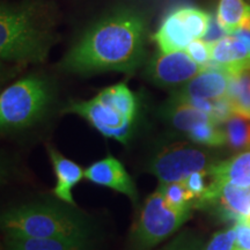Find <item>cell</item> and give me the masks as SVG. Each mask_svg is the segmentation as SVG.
<instances>
[{
	"label": "cell",
	"instance_id": "6da1fadb",
	"mask_svg": "<svg viewBox=\"0 0 250 250\" xmlns=\"http://www.w3.org/2000/svg\"><path fill=\"white\" fill-rule=\"evenodd\" d=\"M146 22L133 9H118L95 22L65 55L62 70L76 74L132 73L145 57Z\"/></svg>",
	"mask_w": 250,
	"mask_h": 250
},
{
	"label": "cell",
	"instance_id": "30bf717a",
	"mask_svg": "<svg viewBox=\"0 0 250 250\" xmlns=\"http://www.w3.org/2000/svg\"><path fill=\"white\" fill-rule=\"evenodd\" d=\"M199 206H215L224 217L234 219L236 223L250 215V186L210 182Z\"/></svg>",
	"mask_w": 250,
	"mask_h": 250
},
{
	"label": "cell",
	"instance_id": "4fadbf2b",
	"mask_svg": "<svg viewBox=\"0 0 250 250\" xmlns=\"http://www.w3.org/2000/svg\"><path fill=\"white\" fill-rule=\"evenodd\" d=\"M229 73L250 67V44L235 34H227L211 44V65Z\"/></svg>",
	"mask_w": 250,
	"mask_h": 250
},
{
	"label": "cell",
	"instance_id": "52a82bcc",
	"mask_svg": "<svg viewBox=\"0 0 250 250\" xmlns=\"http://www.w3.org/2000/svg\"><path fill=\"white\" fill-rule=\"evenodd\" d=\"M210 158L201 148L190 144H175L165 147L154 156L148 170L160 183L183 182L195 171L208 170Z\"/></svg>",
	"mask_w": 250,
	"mask_h": 250
},
{
	"label": "cell",
	"instance_id": "ac0fdd59",
	"mask_svg": "<svg viewBox=\"0 0 250 250\" xmlns=\"http://www.w3.org/2000/svg\"><path fill=\"white\" fill-rule=\"evenodd\" d=\"M217 20L227 34L250 29V4L247 0H219Z\"/></svg>",
	"mask_w": 250,
	"mask_h": 250
},
{
	"label": "cell",
	"instance_id": "4316f807",
	"mask_svg": "<svg viewBox=\"0 0 250 250\" xmlns=\"http://www.w3.org/2000/svg\"><path fill=\"white\" fill-rule=\"evenodd\" d=\"M160 250H203V248L198 237L190 232H183Z\"/></svg>",
	"mask_w": 250,
	"mask_h": 250
},
{
	"label": "cell",
	"instance_id": "d4e9b609",
	"mask_svg": "<svg viewBox=\"0 0 250 250\" xmlns=\"http://www.w3.org/2000/svg\"><path fill=\"white\" fill-rule=\"evenodd\" d=\"M236 249V228H232L217 232L212 236L210 242L204 250H235Z\"/></svg>",
	"mask_w": 250,
	"mask_h": 250
},
{
	"label": "cell",
	"instance_id": "5b68a950",
	"mask_svg": "<svg viewBox=\"0 0 250 250\" xmlns=\"http://www.w3.org/2000/svg\"><path fill=\"white\" fill-rule=\"evenodd\" d=\"M192 208H175L168 204L162 193L155 192L146 199L134 225L131 243L133 250H151L182 227L191 217Z\"/></svg>",
	"mask_w": 250,
	"mask_h": 250
},
{
	"label": "cell",
	"instance_id": "484cf974",
	"mask_svg": "<svg viewBox=\"0 0 250 250\" xmlns=\"http://www.w3.org/2000/svg\"><path fill=\"white\" fill-rule=\"evenodd\" d=\"M186 51L189 54L197 64L204 67H210L211 65V44L206 41L199 39L195 40L187 46Z\"/></svg>",
	"mask_w": 250,
	"mask_h": 250
},
{
	"label": "cell",
	"instance_id": "83f0119b",
	"mask_svg": "<svg viewBox=\"0 0 250 250\" xmlns=\"http://www.w3.org/2000/svg\"><path fill=\"white\" fill-rule=\"evenodd\" d=\"M236 249L250 250V215L242 218L235 223Z\"/></svg>",
	"mask_w": 250,
	"mask_h": 250
},
{
	"label": "cell",
	"instance_id": "e0dca14e",
	"mask_svg": "<svg viewBox=\"0 0 250 250\" xmlns=\"http://www.w3.org/2000/svg\"><path fill=\"white\" fill-rule=\"evenodd\" d=\"M8 250H89L85 240L62 237H31L17 234H6Z\"/></svg>",
	"mask_w": 250,
	"mask_h": 250
},
{
	"label": "cell",
	"instance_id": "8992f818",
	"mask_svg": "<svg viewBox=\"0 0 250 250\" xmlns=\"http://www.w3.org/2000/svg\"><path fill=\"white\" fill-rule=\"evenodd\" d=\"M212 15L203 9L190 7L176 8L162 21L154 35L161 52L186 50L195 40L204 39L210 27Z\"/></svg>",
	"mask_w": 250,
	"mask_h": 250
},
{
	"label": "cell",
	"instance_id": "8fae6325",
	"mask_svg": "<svg viewBox=\"0 0 250 250\" xmlns=\"http://www.w3.org/2000/svg\"><path fill=\"white\" fill-rule=\"evenodd\" d=\"M83 177L99 186L129 196L133 202L138 199L136 186L123 164L112 155L105 156L102 160L94 162L83 173Z\"/></svg>",
	"mask_w": 250,
	"mask_h": 250
},
{
	"label": "cell",
	"instance_id": "3957f363",
	"mask_svg": "<svg viewBox=\"0 0 250 250\" xmlns=\"http://www.w3.org/2000/svg\"><path fill=\"white\" fill-rule=\"evenodd\" d=\"M6 234L31 237H62L88 241V221L70 208L50 204H29L13 208L1 217Z\"/></svg>",
	"mask_w": 250,
	"mask_h": 250
},
{
	"label": "cell",
	"instance_id": "f1b7e54d",
	"mask_svg": "<svg viewBox=\"0 0 250 250\" xmlns=\"http://www.w3.org/2000/svg\"><path fill=\"white\" fill-rule=\"evenodd\" d=\"M247 1H248V2H249V4H250V0H247Z\"/></svg>",
	"mask_w": 250,
	"mask_h": 250
},
{
	"label": "cell",
	"instance_id": "7a4b0ae2",
	"mask_svg": "<svg viewBox=\"0 0 250 250\" xmlns=\"http://www.w3.org/2000/svg\"><path fill=\"white\" fill-rule=\"evenodd\" d=\"M51 18L42 2L24 0L0 8V56L15 62H44L52 44Z\"/></svg>",
	"mask_w": 250,
	"mask_h": 250
},
{
	"label": "cell",
	"instance_id": "44dd1931",
	"mask_svg": "<svg viewBox=\"0 0 250 250\" xmlns=\"http://www.w3.org/2000/svg\"><path fill=\"white\" fill-rule=\"evenodd\" d=\"M226 144L234 151H250V120L232 114L223 123Z\"/></svg>",
	"mask_w": 250,
	"mask_h": 250
},
{
	"label": "cell",
	"instance_id": "7c38bea8",
	"mask_svg": "<svg viewBox=\"0 0 250 250\" xmlns=\"http://www.w3.org/2000/svg\"><path fill=\"white\" fill-rule=\"evenodd\" d=\"M229 81V72L220 67L210 66L197 74L193 79L174 94L217 101L227 96Z\"/></svg>",
	"mask_w": 250,
	"mask_h": 250
},
{
	"label": "cell",
	"instance_id": "9a60e30c",
	"mask_svg": "<svg viewBox=\"0 0 250 250\" xmlns=\"http://www.w3.org/2000/svg\"><path fill=\"white\" fill-rule=\"evenodd\" d=\"M161 116L168 121V123L174 129L186 134L189 133L197 125L214 121L210 114L199 110L174 96H171L169 101L166 102L161 108Z\"/></svg>",
	"mask_w": 250,
	"mask_h": 250
},
{
	"label": "cell",
	"instance_id": "9c48e42d",
	"mask_svg": "<svg viewBox=\"0 0 250 250\" xmlns=\"http://www.w3.org/2000/svg\"><path fill=\"white\" fill-rule=\"evenodd\" d=\"M65 111L83 117L100 133L108 138H114L125 144L132 136L134 122L122 116L120 112L104 104L96 96L88 101L72 102Z\"/></svg>",
	"mask_w": 250,
	"mask_h": 250
},
{
	"label": "cell",
	"instance_id": "cb8c5ba5",
	"mask_svg": "<svg viewBox=\"0 0 250 250\" xmlns=\"http://www.w3.org/2000/svg\"><path fill=\"white\" fill-rule=\"evenodd\" d=\"M208 177V170H201L195 171L187 180L183 181L188 189H189V191L195 197V208H198L199 203H201L203 197L205 196L206 191H208V183H206Z\"/></svg>",
	"mask_w": 250,
	"mask_h": 250
},
{
	"label": "cell",
	"instance_id": "2e32d148",
	"mask_svg": "<svg viewBox=\"0 0 250 250\" xmlns=\"http://www.w3.org/2000/svg\"><path fill=\"white\" fill-rule=\"evenodd\" d=\"M208 176L210 182L215 184L250 186V151L241 152L226 161L212 165L208 169Z\"/></svg>",
	"mask_w": 250,
	"mask_h": 250
},
{
	"label": "cell",
	"instance_id": "7402d4cb",
	"mask_svg": "<svg viewBox=\"0 0 250 250\" xmlns=\"http://www.w3.org/2000/svg\"><path fill=\"white\" fill-rule=\"evenodd\" d=\"M220 125L214 121L206 122L193 127L187 136L191 142L201 145L221 146L226 144V137Z\"/></svg>",
	"mask_w": 250,
	"mask_h": 250
},
{
	"label": "cell",
	"instance_id": "ffe728a7",
	"mask_svg": "<svg viewBox=\"0 0 250 250\" xmlns=\"http://www.w3.org/2000/svg\"><path fill=\"white\" fill-rule=\"evenodd\" d=\"M226 99L233 114L250 120V67L230 73Z\"/></svg>",
	"mask_w": 250,
	"mask_h": 250
},
{
	"label": "cell",
	"instance_id": "603a6c76",
	"mask_svg": "<svg viewBox=\"0 0 250 250\" xmlns=\"http://www.w3.org/2000/svg\"><path fill=\"white\" fill-rule=\"evenodd\" d=\"M158 190L164 195L168 204L175 208H195V197L184 182L160 183Z\"/></svg>",
	"mask_w": 250,
	"mask_h": 250
},
{
	"label": "cell",
	"instance_id": "277c9868",
	"mask_svg": "<svg viewBox=\"0 0 250 250\" xmlns=\"http://www.w3.org/2000/svg\"><path fill=\"white\" fill-rule=\"evenodd\" d=\"M51 99V89L43 78L29 76L7 87L0 96L2 129H21L42 116Z\"/></svg>",
	"mask_w": 250,
	"mask_h": 250
},
{
	"label": "cell",
	"instance_id": "5bb4252c",
	"mask_svg": "<svg viewBox=\"0 0 250 250\" xmlns=\"http://www.w3.org/2000/svg\"><path fill=\"white\" fill-rule=\"evenodd\" d=\"M48 152L51 159L52 165H54V170L56 174L57 183L54 189V195L58 199L65 202L66 204L76 206L72 196V189L78 182H80L83 177V168L76 162L70 159L65 158L61 153H58L54 147H48Z\"/></svg>",
	"mask_w": 250,
	"mask_h": 250
},
{
	"label": "cell",
	"instance_id": "d6986e66",
	"mask_svg": "<svg viewBox=\"0 0 250 250\" xmlns=\"http://www.w3.org/2000/svg\"><path fill=\"white\" fill-rule=\"evenodd\" d=\"M100 101L120 112L129 121L136 122L138 103L134 94L124 83L107 87L96 95Z\"/></svg>",
	"mask_w": 250,
	"mask_h": 250
},
{
	"label": "cell",
	"instance_id": "ba28073f",
	"mask_svg": "<svg viewBox=\"0 0 250 250\" xmlns=\"http://www.w3.org/2000/svg\"><path fill=\"white\" fill-rule=\"evenodd\" d=\"M206 67L197 64L186 50L174 52H159L149 59L145 77L159 87H182Z\"/></svg>",
	"mask_w": 250,
	"mask_h": 250
}]
</instances>
